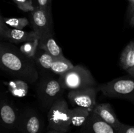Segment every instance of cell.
Listing matches in <instances>:
<instances>
[{
  "mask_svg": "<svg viewBox=\"0 0 134 133\" xmlns=\"http://www.w3.org/2000/svg\"><path fill=\"white\" fill-rule=\"evenodd\" d=\"M0 67L12 76L28 83L39 80V73L34 59L25 56L14 44L3 40L0 44Z\"/></svg>",
  "mask_w": 134,
  "mask_h": 133,
  "instance_id": "1",
  "label": "cell"
},
{
  "mask_svg": "<svg viewBox=\"0 0 134 133\" xmlns=\"http://www.w3.org/2000/svg\"><path fill=\"white\" fill-rule=\"evenodd\" d=\"M65 90L58 78L47 74L39 76L37 86L38 101L43 108L48 110L55 102L63 98Z\"/></svg>",
  "mask_w": 134,
  "mask_h": 133,
  "instance_id": "2",
  "label": "cell"
},
{
  "mask_svg": "<svg viewBox=\"0 0 134 133\" xmlns=\"http://www.w3.org/2000/svg\"><path fill=\"white\" fill-rule=\"evenodd\" d=\"M103 95L111 99L126 100L134 104V77L122 76L99 86Z\"/></svg>",
  "mask_w": 134,
  "mask_h": 133,
  "instance_id": "3",
  "label": "cell"
},
{
  "mask_svg": "<svg viewBox=\"0 0 134 133\" xmlns=\"http://www.w3.org/2000/svg\"><path fill=\"white\" fill-rule=\"evenodd\" d=\"M48 129L68 132L71 125V109L64 98L54 103L48 110Z\"/></svg>",
  "mask_w": 134,
  "mask_h": 133,
  "instance_id": "4",
  "label": "cell"
},
{
  "mask_svg": "<svg viewBox=\"0 0 134 133\" xmlns=\"http://www.w3.org/2000/svg\"><path fill=\"white\" fill-rule=\"evenodd\" d=\"M59 81L65 89H79L89 87H95L96 81L90 71L81 65H76L64 75L60 76Z\"/></svg>",
  "mask_w": 134,
  "mask_h": 133,
  "instance_id": "5",
  "label": "cell"
},
{
  "mask_svg": "<svg viewBox=\"0 0 134 133\" xmlns=\"http://www.w3.org/2000/svg\"><path fill=\"white\" fill-rule=\"evenodd\" d=\"M20 115L18 109L7 98H2L0 104V122L1 131L3 133L16 132Z\"/></svg>",
  "mask_w": 134,
  "mask_h": 133,
  "instance_id": "6",
  "label": "cell"
},
{
  "mask_svg": "<svg viewBox=\"0 0 134 133\" xmlns=\"http://www.w3.org/2000/svg\"><path fill=\"white\" fill-rule=\"evenodd\" d=\"M44 121L40 113L33 108H27L20 115L16 132L19 133H43Z\"/></svg>",
  "mask_w": 134,
  "mask_h": 133,
  "instance_id": "7",
  "label": "cell"
},
{
  "mask_svg": "<svg viewBox=\"0 0 134 133\" xmlns=\"http://www.w3.org/2000/svg\"><path fill=\"white\" fill-rule=\"evenodd\" d=\"M99 87H89L79 89L71 90L68 93L69 102L74 107L93 110L97 104V93Z\"/></svg>",
  "mask_w": 134,
  "mask_h": 133,
  "instance_id": "8",
  "label": "cell"
},
{
  "mask_svg": "<svg viewBox=\"0 0 134 133\" xmlns=\"http://www.w3.org/2000/svg\"><path fill=\"white\" fill-rule=\"evenodd\" d=\"M33 31L41 39L47 34L52 33V18L51 11H47L37 7L30 15Z\"/></svg>",
  "mask_w": 134,
  "mask_h": 133,
  "instance_id": "9",
  "label": "cell"
},
{
  "mask_svg": "<svg viewBox=\"0 0 134 133\" xmlns=\"http://www.w3.org/2000/svg\"><path fill=\"white\" fill-rule=\"evenodd\" d=\"M1 40L12 44H19L39 39L34 31H26L11 28L0 20Z\"/></svg>",
  "mask_w": 134,
  "mask_h": 133,
  "instance_id": "10",
  "label": "cell"
},
{
  "mask_svg": "<svg viewBox=\"0 0 134 133\" xmlns=\"http://www.w3.org/2000/svg\"><path fill=\"white\" fill-rule=\"evenodd\" d=\"M79 133H116L115 129L92 111Z\"/></svg>",
  "mask_w": 134,
  "mask_h": 133,
  "instance_id": "11",
  "label": "cell"
},
{
  "mask_svg": "<svg viewBox=\"0 0 134 133\" xmlns=\"http://www.w3.org/2000/svg\"><path fill=\"white\" fill-rule=\"evenodd\" d=\"M93 112L96 113L103 121L112 126L115 131L120 127L122 123L118 119L113 108L109 103L97 104L93 109Z\"/></svg>",
  "mask_w": 134,
  "mask_h": 133,
  "instance_id": "12",
  "label": "cell"
},
{
  "mask_svg": "<svg viewBox=\"0 0 134 133\" xmlns=\"http://www.w3.org/2000/svg\"><path fill=\"white\" fill-rule=\"evenodd\" d=\"M39 48L47 52L55 59L64 57L62 50L54 38L53 33L47 34L39 39Z\"/></svg>",
  "mask_w": 134,
  "mask_h": 133,
  "instance_id": "13",
  "label": "cell"
},
{
  "mask_svg": "<svg viewBox=\"0 0 134 133\" xmlns=\"http://www.w3.org/2000/svg\"><path fill=\"white\" fill-rule=\"evenodd\" d=\"M120 65L130 76H134V40L130 42L123 50L120 55Z\"/></svg>",
  "mask_w": 134,
  "mask_h": 133,
  "instance_id": "14",
  "label": "cell"
},
{
  "mask_svg": "<svg viewBox=\"0 0 134 133\" xmlns=\"http://www.w3.org/2000/svg\"><path fill=\"white\" fill-rule=\"evenodd\" d=\"M5 85L13 96L17 98H23L27 96L29 91L28 83L21 79L16 78L7 82Z\"/></svg>",
  "mask_w": 134,
  "mask_h": 133,
  "instance_id": "15",
  "label": "cell"
},
{
  "mask_svg": "<svg viewBox=\"0 0 134 133\" xmlns=\"http://www.w3.org/2000/svg\"><path fill=\"white\" fill-rule=\"evenodd\" d=\"M93 110L89 108L74 107L71 109V125L76 127H81L87 120Z\"/></svg>",
  "mask_w": 134,
  "mask_h": 133,
  "instance_id": "16",
  "label": "cell"
},
{
  "mask_svg": "<svg viewBox=\"0 0 134 133\" xmlns=\"http://www.w3.org/2000/svg\"><path fill=\"white\" fill-rule=\"evenodd\" d=\"M34 59L37 66H39L44 70L51 71V66L55 58L45 51L38 48V50Z\"/></svg>",
  "mask_w": 134,
  "mask_h": 133,
  "instance_id": "17",
  "label": "cell"
},
{
  "mask_svg": "<svg viewBox=\"0 0 134 133\" xmlns=\"http://www.w3.org/2000/svg\"><path fill=\"white\" fill-rule=\"evenodd\" d=\"M74 66L75 65L65 57L62 58H56L52 63L51 72L60 76L71 70Z\"/></svg>",
  "mask_w": 134,
  "mask_h": 133,
  "instance_id": "18",
  "label": "cell"
},
{
  "mask_svg": "<svg viewBox=\"0 0 134 133\" xmlns=\"http://www.w3.org/2000/svg\"><path fill=\"white\" fill-rule=\"evenodd\" d=\"M39 48V39L24 43L19 47L20 50L25 56L31 59H34Z\"/></svg>",
  "mask_w": 134,
  "mask_h": 133,
  "instance_id": "19",
  "label": "cell"
},
{
  "mask_svg": "<svg viewBox=\"0 0 134 133\" xmlns=\"http://www.w3.org/2000/svg\"><path fill=\"white\" fill-rule=\"evenodd\" d=\"M0 20L9 27L19 30H23L29 23L28 20L26 18H4L1 16Z\"/></svg>",
  "mask_w": 134,
  "mask_h": 133,
  "instance_id": "20",
  "label": "cell"
},
{
  "mask_svg": "<svg viewBox=\"0 0 134 133\" xmlns=\"http://www.w3.org/2000/svg\"><path fill=\"white\" fill-rule=\"evenodd\" d=\"M18 9L24 12H33L35 8L33 5L31 0H13Z\"/></svg>",
  "mask_w": 134,
  "mask_h": 133,
  "instance_id": "21",
  "label": "cell"
},
{
  "mask_svg": "<svg viewBox=\"0 0 134 133\" xmlns=\"http://www.w3.org/2000/svg\"><path fill=\"white\" fill-rule=\"evenodd\" d=\"M116 133H134V126L121 123Z\"/></svg>",
  "mask_w": 134,
  "mask_h": 133,
  "instance_id": "22",
  "label": "cell"
},
{
  "mask_svg": "<svg viewBox=\"0 0 134 133\" xmlns=\"http://www.w3.org/2000/svg\"><path fill=\"white\" fill-rule=\"evenodd\" d=\"M39 7L47 10L51 11V1L52 0H37Z\"/></svg>",
  "mask_w": 134,
  "mask_h": 133,
  "instance_id": "23",
  "label": "cell"
},
{
  "mask_svg": "<svg viewBox=\"0 0 134 133\" xmlns=\"http://www.w3.org/2000/svg\"><path fill=\"white\" fill-rule=\"evenodd\" d=\"M134 12V0H132V1L130 2V13H129V15L130 16H132V14H133V13Z\"/></svg>",
  "mask_w": 134,
  "mask_h": 133,
  "instance_id": "24",
  "label": "cell"
},
{
  "mask_svg": "<svg viewBox=\"0 0 134 133\" xmlns=\"http://www.w3.org/2000/svg\"><path fill=\"white\" fill-rule=\"evenodd\" d=\"M130 25L132 27H134V12L132 14V16H131L130 19Z\"/></svg>",
  "mask_w": 134,
  "mask_h": 133,
  "instance_id": "25",
  "label": "cell"
},
{
  "mask_svg": "<svg viewBox=\"0 0 134 133\" xmlns=\"http://www.w3.org/2000/svg\"><path fill=\"white\" fill-rule=\"evenodd\" d=\"M46 133H68V132H64L58 131V130H48Z\"/></svg>",
  "mask_w": 134,
  "mask_h": 133,
  "instance_id": "26",
  "label": "cell"
},
{
  "mask_svg": "<svg viewBox=\"0 0 134 133\" xmlns=\"http://www.w3.org/2000/svg\"><path fill=\"white\" fill-rule=\"evenodd\" d=\"M14 133H19V132H14Z\"/></svg>",
  "mask_w": 134,
  "mask_h": 133,
  "instance_id": "27",
  "label": "cell"
},
{
  "mask_svg": "<svg viewBox=\"0 0 134 133\" xmlns=\"http://www.w3.org/2000/svg\"><path fill=\"white\" fill-rule=\"evenodd\" d=\"M133 77H134V76H133Z\"/></svg>",
  "mask_w": 134,
  "mask_h": 133,
  "instance_id": "28",
  "label": "cell"
}]
</instances>
